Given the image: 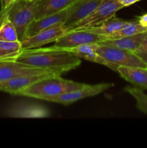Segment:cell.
<instances>
[{
	"label": "cell",
	"instance_id": "6da1fadb",
	"mask_svg": "<svg viewBox=\"0 0 147 148\" xmlns=\"http://www.w3.org/2000/svg\"><path fill=\"white\" fill-rule=\"evenodd\" d=\"M14 61L61 73L76 69L82 63L79 56L69 51L53 46L22 50Z\"/></svg>",
	"mask_w": 147,
	"mask_h": 148
},
{
	"label": "cell",
	"instance_id": "7a4b0ae2",
	"mask_svg": "<svg viewBox=\"0 0 147 148\" xmlns=\"http://www.w3.org/2000/svg\"><path fill=\"white\" fill-rule=\"evenodd\" d=\"M85 84L61 77V75L49 77L37 81L19 92V96H26L39 100L53 101L60 95L82 88Z\"/></svg>",
	"mask_w": 147,
	"mask_h": 148
},
{
	"label": "cell",
	"instance_id": "3957f363",
	"mask_svg": "<svg viewBox=\"0 0 147 148\" xmlns=\"http://www.w3.org/2000/svg\"><path fill=\"white\" fill-rule=\"evenodd\" d=\"M37 0H16L4 10L0 11V19L7 17L17 30L19 40H22L30 23L35 19Z\"/></svg>",
	"mask_w": 147,
	"mask_h": 148
},
{
	"label": "cell",
	"instance_id": "277c9868",
	"mask_svg": "<svg viewBox=\"0 0 147 148\" xmlns=\"http://www.w3.org/2000/svg\"><path fill=\"white\" fill-rule=\"evenodd\" d=\"M97 51L105 60L117 66H123L147 68V64L141 60L133 52L129 51L98 43Z\"/></svg>",
	"mask_w": 147,
	"mask_h": 148
},
{
	"label": "cell",
	"instance_id": "5b68a950",
	"mask_svg": "<svg viewBox=\"0 0 147 148\" xmlns=\"http://www.w3.org/2000/svg\"><path fill=\"white\" fill-rule=\"evenodd\" d=\"M122 8L123 7L119 0H102L101 4L90 15L74 25L69 31L84 30L95 27L115 15L117 12Z\"/></svg>",
	"mask_w": 147,
	"mask_h": 148
},
{
	"label": "cell",
	"instance_id": "8992f818",
	"mask_svg": "<svg viewBox=\"0 0 147 148\" xmlns=\"http://www.w3.org/2000/svg\"><path fill=\"white\" fill-rule=\"evenodd\" d=\"M50 72L59 73L61 75L63 74L58 71L41 69V68L25 64L17 61L0 60V82L7 80L16 77L23 76V75L50 73Z\"/></svg>",
	"mask_w": 147,
	"mask_h": 148
},
{
	"label": "cell",
	"instance_id": "52a82bcc",
	"mask_svg": "<svg viewBox=\"0 0 147 148\" xmlns=\"http://www.w3.org/2000/svg\"><path fill=\"white\" fill-rule=\"evenodd\" d=\"M103 36L85 30H71L54 42L53 46L59 49H69L89 43L102 41Z\"/></svg>",
	"mask_w": 147,
	"mask_h": 148
},
{
	"label": "cell",
	"instance_id": "ba28073f",
	"mask_svg": "<svg viewBox=\"0 0 147 148\" xmlns=\"http://www.w3.org/2000/svg\"><path fill=\"white\" fill-rule=\"evenodd\" d=\"M113 85V83H109V82H103L97 85L85 84L82 88L79 89L60 95L57 98L53 100V102L62 104L63 106H69L84 98L99 95L101 92L112 88Z\"/></svg>",
	"mask_w": 147,
	"mask_h": 148
},
{
	"label": "cell",
	"instance_id": "9c48e42d",
	"mask_svg": "<svg viewBox=\"0 0 147 148\" xmlns=\"http://www.w3.org/2000/svg\"><path fill=\"white\" fill-rule=\"evenodd\" d=\"M69 32L63 25L56 26L51 28L41 30L35 34L24 37L20 40L22 49H29L39 48L45 44L55 42Z\"/></svg>",
	"mask_w": 147,
	"mask_h": 148
},
{
	"label": "cell",
	"instance_id": "30bf717a",
	"mask_svg": "<svg viewBox=\"0 0 147 148\" xmlns=\"http://www.w3.org/2000/svg\"><path fill=\"white\" fill-rule=\"evenodd\" d=\"M56 75H61V74L50 72L16 77L7 80L0 82V91L17 95L19 92L37 82V81Z\"/></svg>",
	"mask_w": 147,
	"mask_h": 148
},
{
	"label": "cell",
	"instance_id": "8fae6325",
	"mask_svg": "<svg viewBox=\"0 0 147 148\" xmlns=\"http://www.w3.org/2000/svg\"><path fill=\"white\" fill-rule=\"evenodd\" d=\"M102 1V0H78L69 7V14L63 26L69 32L74 25L90 15Z\"/></svg>",
	"mask_w": 147,
	"mask_h": 148
},
{
	"label": "cell",
	"instance_id": "7c38bea8",
	"mask_svg": "<svg viewBox=\"0 0 147 148\" xmlns=\"http://www.w3.org/2000/svg\"><path fill=\"white\" fill-rule=\"evenodd\" d=\"M5 115L15 118H46L50 113L46 107L33 103H19L7 108Z\"/></svg>",
	"mask_w": 147,
	"mask_h": 148
},
{
	"label": "cell",
	"instance_id": "4fadbf2b",
	"mask_svg": "<svg viewBox=\"0 0 147 148\" xmlns=\"http://www.w3.org/2000/svg\"><path fill=\"white\" fill-rule=\"evenodd\" d=\"M69 14V8L60 12L55 13L50 15L45 16L40 19H34L27 28L26 36H30L41 30L51 28L59 25H63Z\"/></svg>",
	"mask_w": 147,
	"mask_h": 148
},
{
	"label": "cell",
	"instance_id": "5bb4252c",
	"mask_svg": "<svg viewBox=\"0 0 147 148\" xmlns=\"http://www.w3.org/2000/svg\"><path fill=\"white\" fill-rule=\"evenodd\" d=\"M97 47L98 43H89V44L82 45V46L69 49L67 51L71 52V53H73L76 56H79L81 59H84L86 60L89 61V62H95V63L104 65V66L112 69V71H115V72H117L118 66L110 63L109 62L105 60L100 54H99L97 51Z\"/></svg>",
	"mask_w": 147,
	"mask_h": 148
},
{
	"label": "cell",
	"instance_id": "9a60e30c",
	"mask_svg": "<svg viewBox=\"0 0 147 148\" xmlns=\"http://www.w3.org/2000/svg\"><path fill=\"white\" fill-rule=\"evenodd\" d=\"M78 0H37L35 19L60 12L69 8Z\"/></svg>",
	"mask_w": 147,
	"mask_h": 148
},
{
	"label": "cell",
	"instance_id": "2e32d148",
	"mask_svg": "<svg viewBox=\"0 0 147 148\" xmlns=\"http://www.w3.org/2000/svg\"><path fill=\"white\" fill-rule=\"evenodd\" d=\"M117 72L133 86L147 90V68L118 66Z\"/></svg>",
	"mask_w": 147,
	"mask_h": 148
},
{
	"label": "cell",
	"instance_id": "e0dca14e",
	"mask_svg": "<svg viewBox=\"0 0 147 148\" xmlns=\"http://www.w3.org/2000/svg\"><path fill=\"white\" fill-rule=\"evenodd\" d=\"M146 37L147 32H144V33L115 39V40H103V41L99 42L98 43L134 52Z\"/></svg>",
	"mask_w": 147,
	"mask_h": 148
},
{
	"label": "cell",
	"instance_id": "ac0fdd59",
	"mask_svg": "<svg viewBox=\"0 0 147 148\" xmlns=\"http://www.w3.org/2000/svg\"><path fill=\"white\" fill-rule=\"evenodd\" d=\"M128 23V21L127 20H122L114 15L95 27H89L84 30L102 36H106L118 31L120 29L123 27Z\"/></svg>",
	"mask_w": 147,
	"mask_h": 148
},
{
	"label": "cell",
	"instance_id": "d6986e66",
	"mask_svg": "<svg viewBox=\"0 0 147 148\" xmlns=\"http://www.w3.org/2000/svg\"><path fill=\"white\" fill-rule=\"evenodd\" d=\"M144 32H147V27H144L137 21H128V23L123 27L120 29L118 31L111 34L103 36L102 41L107 40H115V39L133 36Z\"/></svg>",
	"mask_w": 147,
	"mask_h": 148
},
{
	"label": "cell",
	"instance_id": "ffe728a7",
	"mask_svg": "<svg viewBox=\"0 0 147 148\" xmlns=\"http://www.w3.org/2000/svg\"><path fill=\"white\" fill-rule=\"evenodd\" d=\"M20 40L1 41L0 40V60L14 61V59L22 51Z\"/></svg>",
	"mask_w": 147,
	"mask_h": 148
},
{
	"label": "cell",
	"instance_id": "44dd1931",
	"mask_svg": "<svg viewBox=\"0 0 147 148\" xmlns=\"http://www.w3.org/2000/svg\"><path fill=\"white\" fill-rule=\"evenodd\" d=\"M0 40L16 41L20 40L14 25L7 17L0 19Z\"/></svg>",
	"mask_w": 147,
	"mask_h": 148
},
{
	"label": "cell",
	"instance_id": "7402d4cb",
	"mask_svg": "<svg viewBox=\"0 0 147 148\" xmlns=\"http://www.w3.org/2000/svg\"><path fill=\"white\" fill-rule=\"evenodd\" d=\"M124 90L133 97L136 101L137 108L144 114H147V94L144 92V90L128 85L124 88Z\"/></svg>",
	"mask_w": 147,
	"mask_h": 148
},
{
	"label": "cell",
	"instance_id": "603a6c76",
	"mask_svg": "<svg viewBox=\"0 0 147 148\" xmlns=\"http://www.w3.org/2000/svg\"><path fill=\"white\" fill-rule=\"evenodd\" d=\"M133 53L146 64H147V37L143 40L142 43Z\"/></svg>",
	"mask_w": 147,
	"mask_h": 148
},
{
	"label": "cell",
	"instance_id": "cb8c5ba5",
	"mask_svg": "<svg viewBox=\"0 0 147 148\" xmlns=\"http://www.w3.org/2000/svg\"><path fill=\"white\" fill-rule=\"evenodd\" d=\"M137 22L144 27H147V13L137 17Z\"/></svg>",
	"mask_w": 147,
	"mask_h": 148
},
{
	"label": "cell",
	"instance_id": "d4e9b609",
	"mask_svg": "<svg viewBox=\"0 0 147 148\" xmlns=\"http://www.w3.org/2000/svg\"><path fill=\"white\" fill-rule=\"evenodd\" d=\"M16 0H1V10L2 11L7 9L9 6L11 5L12 3H14Z\"/></svg>",
	"mask_w": 147,
	"mask_h": 148
},
{
	"label": "cell",
	"instance_id": "484cf974",
	"mask_svg": "<svg viewBox=\"0 0 147 148\" xmlns=\"http://www.w3.org/2000/svg\"><path fill=\"white\" fill-rule=\"evenodd\" d=\"M139 1H141V0H119L120 3L122 4L123 7L131 6Z\"/></svg>",
	"mask_w": 147,
	"mask_h": 148
}]
</instances>
